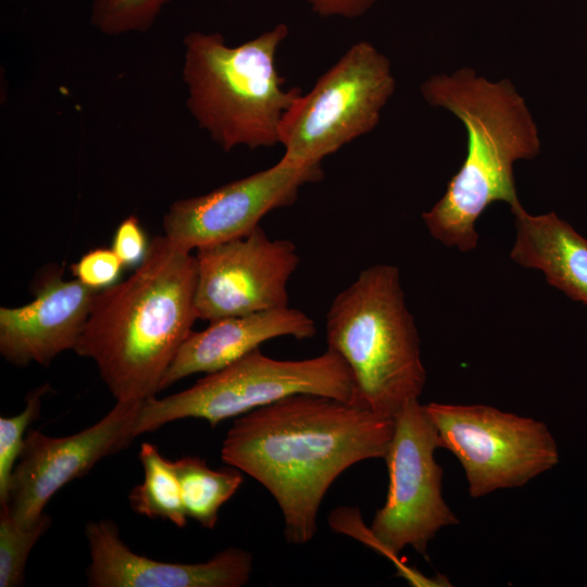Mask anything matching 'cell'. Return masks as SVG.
<instances>
[{"mask_svg":"<svg viewBox=\"0 0 587 587\" xmlns=\"http://www.w3.org/2000/svg\"><path fill=\"white\" fill-rule=\"evenodd\" d=\"M424 99L452 112L467 134L466 158L441 199L422 218L448 247L476 248L475 223L495 201L519 202L513 164L539 153L538 130L514 86L491 83L470 68L433 75L421 87Z\"/></svg>","mask_w":587,"mask_h":587,"instance_id":"cell-3","label":"cell"},{"mask_svg":"<svg viewBox=\"0 0 587 587\" xmlns=\"http://www.w3.org/2000/svg\"><path fill=\"white\" fill-rule=\"evenodd\" d=\"M142 402L116 401L97 423L70 436L28 430L7 503L1 508L21 525L35 523L62 487L85 476L99 461L125 449L137 437L135 425Z\"/></svg>","mask_w":587,"mask_h":587,"instance_id":"cell-12","label":"cell"},{"mask_svg":"<svg viewBox=\"0 0 587 587\" xmlns=\"http://www.w3.org/2000/svg\"><path fill=\"white\" fill-rule=\"evenodd\" d=\"M384 460L389 485L366 535L382 553L396 557L407 547L427 558L428 544L446 526L459 524L442 496L444 471L435 459L438 433L419 400L395 417Z\"/></svg>","mask_w":587,"mask_h":587,"instance_id":"cell-9","label":"cell"},{"mask_svg":"<svg viewBox=\"0 0 587 587\" xmlns=\"http://www.w3.org/2000/svg\"><path fill=\"white\" fill-rule=\"evenodd\" d=\"M395 85L386 55L369 41L352 45L284 114L283 157L321 164L377 125Z\"/></svg>","mask_w":587,"mask_h":587,"instance_id":"cell-7","label":"cell"},{"mask_svg":"<svg viewBox=\"0 0 587 587\" xmlns=\"http://www.w3.org/2000/svg\"><path fill=\"white\" fill-rule=\"evenodd\" d=\"M395 421L349 401L298 394L238 416L222 460L259 482L275 499L286 540L311 541L321 503L351 465L384 459Z\"/></svg>","mask_w":587,"mask_h":587,"instance_id":"cell-1","label":"cell"},{"mask_svg":"<svg viewBox=\"0 0 587 587\" xmlns=\"http://www.w3.org/2000/svg\"><path fill=\"white\" fill-rule=\"evenodd\" d=\"M125 266L112 249L97 248L85 253L71 271L77 280L85 286L102 290L116 283Z\"/></svg>","mask_w":587,"mask_h":587,"instance_id":"cell-22","label":"cell"},{"mask_svg":"<svg viewBox=\"0 0 587 587\" xmlns=\"http://www.w3.org/2000/svg\"><path fill=\"white\" fill-rule=\"evenodd\" d=\"M196 313L212 322L288 307L287 284L299 265L288 239L259 226L249 235L197 249Z\"/></svg>","mask_w":587,"mask_h":587,"instance_id":"cell-11","label":"cell"},{"mask_svg":"<svg viewBox=\"0 0 587 587\" xmlns=\"http://www.w3.org/2000/svg\"><path fill=\"white\" fill-rule=\"evenodd\" d=\"M62 275L61 266L46 270L36 278L33 301L0 308V353L11 364L47 366L75 349L98 290Z\"/></svg>","mask_w":587,"mask_h":587,"instance_id":"cell-13","label":"cell"},{"mask_svg":"<svg viewBox=\"0 0 587 587\" xmlns=\"http://www.w3.org/2000/svg\"><path fill=\"white\" fill-rule=\"evenodd\" d=\"M423 408L440 448L461 463L472 498L522 487L559 463L558 444L541 421L484 404L430 402Z\"/></svg>","mask_w":587,"mask_h":587,"instance_id":"cell-8","label":"cell"},{"mask_svg":"<svg viewBox=\"0 0 587 587\" xmlns=\"http://www.w3.org/2000/svg\"><path fill=\"white\" fill-rule=\"evenodd\" d=\"M192 330L164 373L159 390L197 373L211 374L258 349L264 341L290 336L310 339L315 323L304 312L289 307L209 322Z\"/></svg>","mask_w":587,"mask_h":587,"instance_id":"cell-15","label":"cell"},{"mask_svg":"<svg viewBox=\"0 0 587 587\" xmlns=\"http://www.w3.org/2000/svg\"><path fill=\"white\" fill-rule=\"evenodd\" d=\"M139 461L143 469V480L128 495L132 510L139 515L163 519L177 527H185L188 515L172 461L150 442L140 446Z\"/></svg>","mask_w":587,"mask_h":587,"instance_id":"cell-18","label":"cell"},{"mask_svg":"<svg viewBox=\"0 0 587 587\" xmlns=\"http://www.w3.org/2000/svg\"><path fill=\"white\" fill-rule=\"evenodd\" d=\"M197 259L154 237L130 276L98 290L74 351L91 359L116 401L159 392L161 379L192 332Z\"/></svg>","mask_w":587,"mask_h":587,"instance_id":"cell-2","label":"cell"},{"mask_svg":"<svg viewBox=\"0 0 587 587\" xmlns=\"http://www.w3.org/2000/svg\"><path fill=\"white\" fill-rule=\"evenodd\" d=\"M51 519L43 513L35 523H16L5 509L0 511V587L24 584L25 567L33 547L49 529Z\"/></svg>","mask_w":587,"mask_h":587,"instance_id":"cell-19","label":"cell"},{"mask_svg":"<svg viewBox=\"0 0 587 587\" xmlns=\"http://www.w3.org/2000/svg\"><path fill=\"white\" fill-rule=\"evenodd\" d=\"M288 34L279 23L236 47L218 33L191 32L184 38L187 109L225 152L279 143L282 118L302 93L284 88L276 65Z\"/></svg>","mask_w":587,"mask_h":587,"instance_id":"cell-4","label":"cell"},{"mask_svg":"<svg viewBox=\"0 0 587 587\" xmlns=\"http://www.w3.org/2000/svg\"><path fill=\"white\" fill-rule=\"evenodd\" d=\"M327 349L349 366L352 402L395 420L426 384L420 338L397 266L363 270L326 313Z\"/></svg>","mask_w":587,"mask_h":587,"instance_id":"cell-5","label":"cell"},{"mask_svg":"<svg viewBox=\"0 0 587 587\" xmlns=\"http://www.w3.org/2000/svg\"><path fill=\"white\" fill-rule=\"evenodd\" d=\"M172 0H91L90 23L102 34L147 32Z\"/></svg>","mask_w":587,"mask_h":587,"instance_id":"cell-20","label":"cell"},{"mask_svg":"<svg viewBox=\"0 0 587 587\" xmlns=\"http://www.w3.org/2000/svg\"><path fill=\"white\" fill-rule=\"evenodd\" d=\"M51 390L46 383L32 391L25 398L24 410L13 416L0 417V504L8 500L9 486L13 470L21 455L27 427L39 417L42 397ZM0 505V507H1Z\"/></svg>","mask_w":587,"mask_h":587,"instance_id":"cell-21","label":"cell"},{"mask_svg":"<svg viewBox=\"0 0 587 587\" xmlns=\"http://www.w3.org/2000/svg\"><path fill=\"white\" fill-rule=\"evenodd\" d=\"M321 16L357 17L364 14L376 0H305Z\"/></svg>","mask_w":587,"mask_h":587,"instance_id":"cell-24","label":"cell"},{"mask_svg":"<svg viewBox=\"0 0 587 587\" xmlns=\"http://www.w3.org/2000/svg\"><path fill=\"white\" fill-rule=\"evenodd\" d=\"M188 517L213 529L218 511L239 489L242 472L234 466L211 469L205 460L187 455L172 461Z\"/></svg>","mask_w":587,"mask_h":587,"instance_id":"cell-17","label":"cell"},{"mask_svg":"<svg viewBox=\"0 0 587 587\" xmlns=\"http://www.w3.org/2000/svg\"><path fill=\"white\" fill-rule=\"evenodd\" d=\"M149 243L137 216L130 215L115 229L111 249L125 267H136L146 258Z\"/></svg>","mask_w":587,"mask_h":587,"instance_id":"cell-23","label":"cell"},{"mask_svg":"<svg viewBox=\"0 0 587 587\" xmlns=\"http://www.w3.org/2000/svg\"><path fill=\"white\" fill-rule=\"evenodd\" d=\"M90 563V587H241L252 573V555L226 548L205 562L173 563L152 560L130 550L109 520L85 527Z\"/></svg>","mask_w":587,"mask_h":587,"instance_id":"cell-14","label":"cell"},{"mask_svg":"<svg viewBox=\"0 0 587 587\" xmlns=\"http://www.w3.org/2000/svg\"><path fill=\"white\" fill-rule=\"evenodd\" d=\"M511 212L517 232L511 259L541 271L549 285L587 304V239L553 212L532 215L520 201Z\"/></svg>","mask_w":587,"mask_h":587,"instance_id":"cell-16","label":"cell"},{"mask_svg":"<svg viewBox=\"0 0 587 587\" xmlns=\"http://www.w3.org/2000/svg\"><path fill=\"white\" fill-rule=\"evenodd\" d=\"M298 394H313L352 402L354 382L345 360L327 349L304 360H276L260 348L229 365L205 374L191 387L141 404L137 437L183 419H200L216 427L261 407Z\"/></svg>","mask_w":587,"mask_h":587,"instance_id":"cell-6","label":"cell"},{"mask_svg":"<svg viewBox=\"0 0 587 587\" xmlns=\"http://www.w3.org/2000/svg\"><path fill=\"white\" fill-rule=\"evenodd\" d=\"M322 178L321 164L282 157L268 168L172 203L163 217L164 236L188 252L245 237L267 213L294 204L303 185Z\"/></svg>","mask_w":587,"mask_h":587,"instance_id":"cell-10","label":"cell"}]
</instances>
